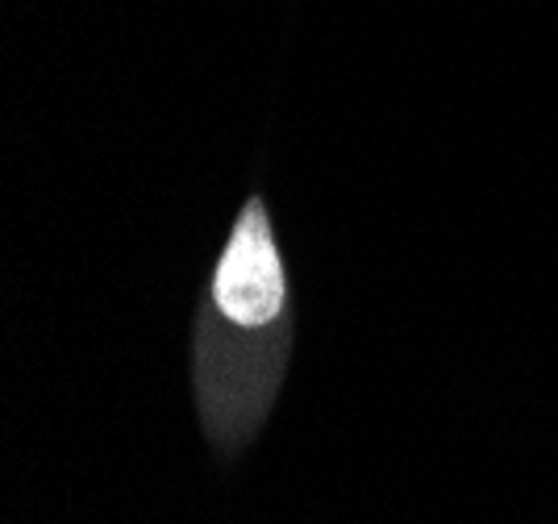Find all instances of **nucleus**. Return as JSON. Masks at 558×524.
<instances>
[{"instance_id": "nucleus-1", "label": "nucleus", "mask_w": 558, "mask_h": 524, "mask_svg": "<svg viewBox=\"0 0 558 524\" xmlns=\"http://www.w3.org/2000/svg\"><path fill=\"white\" fill-rule=\"evenodd\" d=\"M296 354V283L267 192L251 187L213 251L187 329V383L217 471L255 446Z\"/></svg>"}]
</instances>
